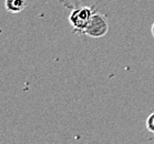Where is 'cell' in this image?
I'll return each instance as SVG.
<instances>
[{
	"label": "cell",
	"mask_w": 154,
	"mask_h": 144,
	"mask_svg": "<svg viewBox=\"0 0 154 144\" xmlns=\"http://www.w3.org/2000/svg\"><path fill=\"white\" fill-rule=\"evenodd\" d=\"M146 129L154 134V112L151 113L146 119Z\"/></svg>",
	"instance_id": "cell-4"
},
{
	"label": "cell",
	"mask_w": 154,
	"mask_h": 144,
	"mask_svg": "<svg viewBox=\"0 0 154 144\" xmlns=\"http://www.w3.org/2000/svg\"><path fill=\"white\" fill-rule=\"evenodd\" d=\"M5 8L10 14H19L27 8L26 0H5Z\"/></svg>",
	"instance_id": "cell-3"
},
{
	"label": "cell",
	"mask_w": 154,
	"mask_h": 144,
	"mask_svg": "<svg viewBox=\"0 0 154 144\" xmlns=\"http://www.w3.org/2000/svg\"><path fill=\"white\" fill-rule=\"evenodd\" d=\"M151 33H152V35L154 37V22H153V25H152V27H151Z\"/></svg>",
	"instance_id": "cell-5"
},
{
	"label": "cell",
	"mask_w": 154,
	"mask_h": 144,
	"mask_svg": "<svg viewBox=\"0 0 154 144\" xmlns=\"http://www.w3.org/2000/svg\"><path fill=\"white\" fill-rule=\"evenodd\" d=\"M109 31V22L106 18L101 14L93 12L87 27L84 28L83 33L91 38H102Z\"/></svg>",
	"instance_id": "cell-1"
},
{
	"label": "cell",
	"mask_w": 154,
	"mask_h": 144,
	"mask_svg": "<svg viewBox=\"0 0 154 144\" xmlns=\"http://www.w3.org/2000/svg\"><path fill=\"white\" fill-rule=\"evenodd\" d=\"M92 14H93V11L90 7L75 8L71 11L68 20H69V23L73 27V29L83 32Z\"/></svg>",
	"instance_id": "cell-2"
}]
</instances>
